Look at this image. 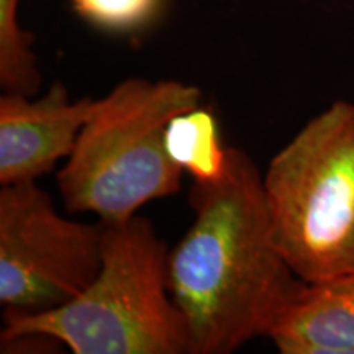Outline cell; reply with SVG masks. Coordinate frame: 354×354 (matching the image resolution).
Wrapping results in <instances>:
<instances>
[{
    "instance_id": "obj_8",
    "label": "cell",
    "mask_w": 354,
    "mask_h": 354,
    "mask_svg": "<svg viewBox=\"0 0 354 354\" xmlns=\"http://www.w3.org/2000/svg\"><path fill=\"white\" fill-rule=\"evenodd\" d=\"M166 149L180 169L194 180L218 179L227 165V148L221 146L218 122L210 110L197 107L176 115L166 128Z\"/></svg>"
},
{
    "instance_id": "obj_1",
    "label": "cell",
    "mask_w": 354,
    "mask_h": 354,
    "mask_svg": "<svg viewBox=\"0 0 354 354\" xmlns=\"http://www.w3.org/2000/svg\"><path fill=\"white\" fill-rule=\"evenodd\" d=\"M194 221L167 254V282L185 318L189 354H232L269 338L307 282L276 245L263 174L227 148L218 179L194 180Z\"/></svg>"
},
{
    "instance_id": "obj_3",
    "label": "cell",
    "mask_w": 354,
    "mask_h": 354,
    "mask_svg": "<svg viewBox=\"0 0 354 354\" xmlns=\"http://www.w3.org/2000/svg\"><path fill=\"white\" fill-rule=\"evenodd\" d=\"M201 102L194 84L143 77H128L97 99L56 176L66 209L118 221L179 192L184 171L167 154L166 128Z\"/></svg>"
},
{
    "instance_id": "obj_2",
    "label": "cell",
    "mask_w": 354,
    "mask_h": 354,
    "mask_svg": "<svg viewBox=\"0 0 354 354\" xmlns=\"http://www.w3.org/2000/svg\"><path fill=\"white\" fill-rule=\"evenodd\" d=\"M100 221L104 263L95 281L50 312L3 310L2 342L41 335L74 354H189L187 325L167 282L166 243L138 214Z\"/></svg>"
},
{
    "instance_id": "obj_6",
    "label": "cell",
    "mask_w": 354,
    "mask_h": 354,
    "mask_svg": "<svg viewBox=\"0 0 354 354\" xmlns=\"http://www.w3.org/2000/svg\"><path fill=\"white\" fill-rule=\"evenodd\" d=\"M97 99H69L63 82L41 97H0V184L38 180L73 151Z\"/></svg>"
},
{
    "instance_id": "obj_5",
    "label": "cell",
    "mask_w": 354,
    "mask_h": 354,
    "mask_svg": "<svg viewBox=\"0 0 354 354\" xmlns=\"http://www.w3.org/2000/svg\"><path fill=\"white\" fill-rule=\"evenodd\" d=\"M104 263V223L66 218L37 184L0 189V305L50 312L77 299Z\"/></svg>"
},
{
    "instance_id": "obj_9",
    "label": "cell",
    "mask_w": 354,
    "mask_h": 354,
    "mask_svg": "<svg viewBox=\"0 0 354 354\" xmlns=\"http://www.w3.org/2000/svg\"><path fill=\"white\" fill-rule=\"evenodd\" d=\"M19 6L20 0H0V87L7 94L37 95L43 77L35 37L19 24Z\"/></svg>"
},
{
    "instance_id": "obj_7",
    "label": "cell",
    "mask_w": 354,
    "mask_h": 354,
    "mask_svg": "<svg viewBox=\"0 0 354 354\" xmlns=\"http://www.w3.org/2000/svg\"><path fill=\"white\" fill-rule=\"evenodd\" d=\"M269 338L282 354H354V271L305 286Z\"/></svg>"
},
{
    "instance_id": "obj_10",
    "label": "cell",
    "mask_w": 354,
    "mask_h": 354,
    "mask_svg": "<svg viewBox=\"0 0 354 354\" xmlns=\"http://www.w3.org/2000/svg\"><path fill=\"white\" fill-rule=\"evenodd\" d=\"M71 7L97 30L133 35L143 32L161 15L165 0H71Z\"/></svg>"
},
{
    "instance_id": "obj_4",
    "label": "cell",
    "mask_w": 354,
    "mask_h": 354,
    "mask_svg": "<svg viewBox=\"0 0 354 354\" xmlns=\"http://www.w3.org/2000/svg\"><path fill=\"white\" fill-rule=\"evenodd\" d=\"M276 245L307 284L354 271V104L336 100L263 176Z\"/></svg>"
}]
</instances>
